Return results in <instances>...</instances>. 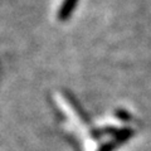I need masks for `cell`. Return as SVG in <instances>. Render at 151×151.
Returning <instances> with one entry per match:
<instances>
[{"instance_id": "obj_1", "label": "cell", "mask_w": 151, "mask_h": 151, "mask_svg": "<svg viewBox=\"0 0 151 151\" xmlns=\"http://www.w3.org/2000/svg\"><path fill=\"white\" fill-rule=\"evenodd\" d=\"M77 4V0H64V3L62 4V6L59 8V12H58V19L59 20H65L70 14H72L73 9Z\"/></svg>"}]
</instances>
